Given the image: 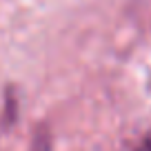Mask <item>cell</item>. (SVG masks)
<instances>
[{
	"label": "cell",
	"instance_id": "cell-1",
	"mask_svg": "<svg viewBox=\"0 0 151 151\" xmlns=\"http://www.w3.org/2000/svg\"><path fill=\"white\" fill-rule=\"evenodd\" d=\"M49 147H51V136H49L47 127H40V129L36 131L31 151H49Z\"/></svg>",
	"mask_w": 151,
	"mask_h": 151
},
{
	"label": "cell",
	"instance_id": "cell-2",
	"mask_svg": "<svg viewBox=\"0 0 151 151\" xmlns=\"http://www.w3.org/2000/svg\"><path fill=\"white\" fill-rule=\"evenodd\" d=\"M136 151H151V133H147V136H145V140L138 145Z\"/></svg>",
	"mask_w": 151,
	"mask_h": 151
}]
</instances>
